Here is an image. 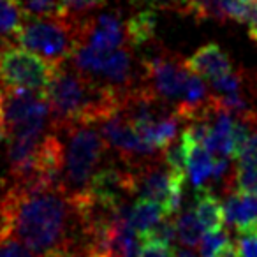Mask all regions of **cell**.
Masks as SVG:
<instances>
[{
  "mask_svg": "<svg viewBox=\"0 0 257 257\" xmlns=\"http://www.w3.org/2000/svg\"><path fill=\"white\" fill-rule=\"evenodd\" d=\"M79 44L88 46L95 53L107 55L127 44L125 39V23L120 13H100L78 20Z\"/></svg>",
  "mask_w": 257,
  "mask_h": 257,
  "instance_id": "obj_7",
  "label": "cell"
},
{
  "mask_svg": "<svg viewBox=\"0 0 257 257\" xmlns=\"http://www.w3.org/2000/svg\"><path fill=\"white\" fill-rule=\"evenodd\" d=\"M157 34V15L150 9H140L125 22V39L133 50L150 46Z\"/></svg>",
  "mask_w": 257,
  "mask_h": 257,
  "instance_id": "obj_12",
  "label": "cell"
},
{
  "mask_svg": "<svg viewBox=\"0 0 257 257\" xmlns=\"http://www.w3.org/2000/svg\"><path fill=\"white\" fill-rule=\"evenodd\" d=\"M234 246L229 234L225 229L213 232H204V238L201 241L199 246V255L201 257H222L227 250H231Z\"/></svg>",
  "mask_w": 257,
  "mask_h": 257,
  "instance_id": "obj_16",
  "label": "cell"
},
{
  "mask_svg": "<svg viewBox=\"0 0 257 257\" xmlns=\"http://www.w3.org/2000/svg\"><path fill=\"white\" fill-rule=\"evenodd\" d=\"M241 2H253V0H241Z\"/></svg>",
  "mask_w": 257,
  "mask_h": 257,
  "instance_id": "obj_29",
  "label": "cell"
},
{
  "mask_svg": "<svg viewBox=\"0 0 257 257\" xmlns=\"http://www.w3.org/2000/svg\"><path fill=\"white\" fill-rule=\"evenodd\" d=\"M234 245L239 257H257V232L239 234Z\"/></svg>",
  "mask_w": 257,
  "mask_h": 257,
  "instance_id": "obj_25",
  "label": "cell"
},
{
  "mask_svg": "<svg viewBox=\"0 0 257 257\" xmlns=\"http://www.w3.org/2000/svg\"><path fill=\"white\" fill-rule=\"evenodd\" d=\"M8 140H9V128L4 116V109H2V102H0V147L4 143H8Z\"/></svg>",
  "mask_w": 257,
  "mask_h": 257,
  "instance_id": "obj_26",
  "label": "cell"
},
{
  "mask_svg": "<svg viewBox=\"0 0 257 257\" xmlns=\"http://www.w3.org/2000/svg\"><path fill=\"white\" fill-rule=\"evenodd\" d=\"M128 4L136 9H150V11H171L178 15H192L190 0H128Z\"/></svg>",
  "mask_w": 257,
  "mask_h": 257,
  "instance_id": "obj_18",
  "label": "cell"
},
{
  "mask_svg": "<svg viewBox=\"0 0 257 257\" xmlns=\"http://www.w3.org/2000/svg\"><path fill=\"white\" fill-rule=\"evenodd\" d=\"M164 218V208L150 199H143V197H138L136 203L131 206V213H128V222L138 234L150 231L154 225H157Z\"/></svg>",
  "mask_w": 257,
  "mask_h": 257,
  "instance_id": "obj_13",
  "label": "cell"
},
{
  "mask_svg": "<svg viewBox=\"0 0 257 257\" xmlns=\"http://www.w3.org/2000/svg\"><path fill=\"white\" fill-rule=\"evenodd\" d=\"M51 131L60 134L64 141L62 189L72 201L83 199L109 147L100 136L99 127L93 123H78Z\"/></svg>",
  "mask_w": 257,
  "mask_h": 257,
  "instance_id": "obj_2",
  "label": "cell"
},
{
  "mask_svg": "<svg viewBox=\"0 0 257 257\" xmlns=\"http://www.w3.org/2000/svg\"><path fill=\"white\" fill-rule=\"evenodd\" d=\"M232 189L243 194L257 196V168L238 162L232 173Z\"/></svg>",
  "mask_w": 257,
  "mask_h": 257,
  "instance_id": "obj_19",
  "label": "cell"
},
{
  "mask_svg": "<svg viewBox=\"0 0 257 257\" xmlns=\"http://www.w3.org/2000/svg\"><path fill=\"white\" fill-rule=\"evenodd\" d=\"M185 65L192 74L199 76L208 83L224 78L232 71L231 58L217 43H208L197 48L189 58H185Z\"/></svg>",
  "mask_w": 257,
  "mask_h": 257,
  "instance_id": "obj_8",
  "label": "cell"
},
{
  "mask_svg": "<svg viewBox=\"0 0 257 257\" xmlns=\"http://www.w3.org/2000/svg\"><path fill=\"white\" fill-rule=\"evenodd\" d=\"M100 136L104 138L106 145L116 152L121 164L127 168H140L152 161L162 159L161 152L148 147L134 131V127L127 121V118L121 114V111L109 114L107 118L97 123Z\"/></svg>",
  "mask_w": 257,
  "mask_h": 257,
  "instance_id": "obj_6",
  "label": "cell"
},
{
  "mask_svg": "<svg viewBox=\"0 0 257 257\" xmlns=\"http://www.w3.org/2000/svg\"><path fill=\"white\" fill-rule=\"evenodd\" d=\"M22 8L25 20L65 16L60 0H22Z\"/></svg>",
  "mask_w": 257,
  "mask_h": 257,
  "instance_id": "obj_17",
  "label": "cell"
},
{
  "mask_svg": "<svg viewBox=\"0 0 257 257\" xmlns=\"http://www.w3.org/2000/svg\"><path fill=\"white\" fill-rule=\"evenodd\" d=\"M60 2L64 15L74 20L90 16L92 13L106 8L107 4V0H60Z\"/></svg>",
  "mask_w": 257,
  "mask_h": 257,
  "instance_id": "obj_21",
  "label": "cell"
},
{
  "mask_svg": "<svg viewBox=\"0 0 257 257\" xmlns=\"http://www.w3.org/2000/svg\"><path fill=\"white\" fill-rule=\"evenodd\" d=\"M16 44L41 55L57 65L71 60L79 46L78 20L69 16L25 20L15 36Z\"/></svg>",
  "mask_w": 257,
  "mask_h": 257,
  "instance_id": "obj_3",
  "label": "cell"
},
{
  "mask_svg": "<svg viewBox=\"0 0 257 257\" xmlns=\"http://www.w3.org/2000/svg\"><path fill=\"white\" fill-rule=\"evenodd\" d=\"M25 22L22 0H0V39L18 34Z\"/></svg>",
  "mask_w": 257,
  "mask_h": 257,
  "instance_id": "obj_15",
  "label": "cell"
},
{
  "mask_svg": "<svg viewBox=\"0 0 257 257\" xmlns=\"http://www.w3.org/2000/svg\"><path fill=\"white\" fill-rule=\"evenodd\" d=\"M176 224V238L185 248H197L204 238V229L201 222L197 220L194 210L180 211L175 217Z\"/></svg>",
  "mask_w": 257,
  "mask_h": 257,
  "instance_id": "obj_14",
  "label": "cell"
},
{
  "mask_svg": "<svg viewBox=\"0 0 257 257\" xmlns=\"http://www.w3.org/2000/svg\"><path fill=\"white\" fill-rule=\"evenodd\" d=\"M0 225L37 257L83 250L85 245V222L62 187L4 183Z\"/></svg>",
  "mask_w": 257,
  "mask_h": 257,
  "instance_id": "obj_1",
  "label": "cell"
},
{
  "mask_svg": "<svg viewBox=\"0 0 257 257\" xmlns=\"http://www.w3.org/2000/svg\"><path fill=\"white\" fill-rule=\"evenodd\" d=\"M238 162L239 164H246V166H252V168H257V128L252 131L248 141L245 143L243 150L239 152Z\"/></svg>",
  "mask_w": 257,
  "mask_h": 257,
  "instance_id": "obj_24",
  "label": "cell"
},
{
  "mask_svg": "<svg viewBox=\"0 0 257 257\" xmlns=\"http://www.w3.org/2000/svg\"><path fill=\"white\" fill-rule=\"evenodd\" d=\"M248 81V74L243 69H232L224 78L210 83V88L215 93H239Z\"/></svg>",
  "mask_w": 257,
  "mask_h": 257,
  "instance_id": "obj_20",
  "label": "cell"
},
{
  "mask_svg": "<svg viewBox=\"0 0 257 257\" xmlns=\"http://www.w3.org/2000/svg\"><path fill=\"white\" fill-rule=\"evenodd\" d=\"M180 140H182L183 148H185L187 178L190 180V183L196 189H201V187H204V183L208 180H211L217 159L213 157V154L203 143L194 140L189 134V131H185V128H183Z\"/></svg>",
  "mask_w": 257,
  "mask_h": 257,
  "instance_id": "obj_10",
  "label": "cell"
},
{
  "mask_svg": "<svg viewBox=\"0 0 257 257\" xmlns=\"http://www.w3.org/2000/svg\"><path fill=\"white\" fill-rule=\"evenodd\" d=\"M222 257H239V255H238V252H236V245L232 246L231 250H227V252H225Z\"/></svg>",
  "mask_w": 257,
  "mask_h": 257,
  "instance_id": "obj_27",
  "label": "cell"
},
{
  "mask_svg": "<svg viewBox=\"0 0 257 257\" xmlns=\"http://www.w3.org/2000/svg\"><path fill=\"white\" fill-rule=\"evenodd\" d=\"M225 222L236 229L238 234L257 232V196L229 190L224 199Z\"/></svg>",
  "mask_w": 257,
  "mask_h": 257,
  "instance_id": "obj_9",
  "label": "cell"
},
{
  "mask_svg": "<svg viewBox=\"0 0 257 257\" xmlns=\"http://www.w3.org/2000/svg\"><path fill=\"white\" fill-rule=\"evenodd\" d=\"M175 255V246L161 245V243L141 241L138 257H173Z\"/></svg>",
  "mask_w": 257,
  "mask_h": 257,
  "instance_id": "obj_23",
  "label": "cell"
},
{
  "mask_svg": "<svg viewBox=\"0 0 257 257\" xmlns=\"http://www.w3.org/2000/svg\"><path fill=\"white\" fill-rule=\"evenodd\" d=\"M192 210L196 213L197 220L201 222L204 232H213L224 229L225 213L224 203L215 196V192L210 187H201L197 189L196 197H194Z\"/></svg>",
  "mask_w": 257,
  "mask_h": 257,
  "instance_id": "obj_11",
  "label": "cell"
},
{
  "mask_svg": "<svg viewBox=\"0 0 257 257\" xmlns=\"http://www.w3.org/2000/svg\"><path fill=\"white\" fill-rule=\"evenodd\" d=\"M58 65L13 43L0 50V88L46 92Z\"/></svg>",
  "mask_w": 257,
  "mask_h": 257,
  "instance_id": "obj_4",
  "label": "cell"
},
{
  "mask_svg": "<svg viewBox=\"0 0 257 257\" xmlns=\"http://www.w3.org/2000/svg\"><path fill=\"white\" fill-rule=\"evenodd\" d=\"M141 83L150 86L166 102L178 106L183 100L194 74L187 69L185 58L169 53L166 48L150 50L141 58Z\"/></svg>",
  "mask_w": 257,
  "mask_h": 257,
  "instance_id": "obj_5",
  "label": "cell"
},
{
  "mask_svg": "<svg viewBox=\"0 0 257 257\" xmlns=\"http://www.w3.org/2000/svg\"><path fill=\"white\" fill-rule=\"evenodd\" d=\"M4 238H6V232L2 229V225H0V257H2V243H4Z\"/></svg>",
  "mask_w": 257,
  "mask_h": 257,
  "instance_id": "obj_28",
  "label": "cell"
},
{
  "mask_svg": "<svg viewBox=\"0 0 257 257\" xmlns=\"http://www.w3.org/2000/svg\"><path fill=\"white\" fill-rule=\"evenodd\" d=\"M243 16H241V22L243 25L246 27V34L248 37L257 43V0L253 2H243Z\"/></svg>",
  "mask_w": 257,
  "mask_h": 257,
  "instance_id": "obj_22",
  "label": "cell"
}]
</instances>
